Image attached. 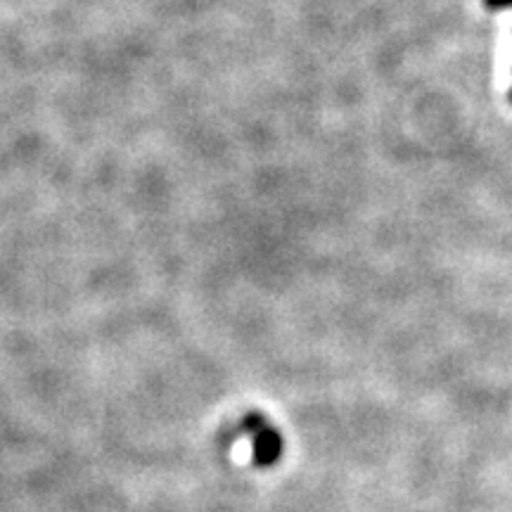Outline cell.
Here are the masks:
<instances>
[{"instance_id": "cell-1", "label": "cell", "mask_w": 512, "mask_h": 512, "mask_svg": "<svg viewBox=\"0 0 512 512\" xmlns=\"http://www.w3.org/2000/svg\"><path fill=\"white\" fill-rule=\"evenodd\" d=\"M245 430L252 434L254 446V463L259 467H268L278 463L280 453H283V437L273 430L264 420V415L249 413L245 418Z\"/></svg>"}, {"instance_id": "cell-2", "label": "cell", "mask_w": 512, "mask_h": 512, "mask_svg": "<svg viewBox=\"0 0 512 512\" xmlns=\"http://www.w3.org/2000/svg\"><path fill=\"white\" fill-rule=\"evenodd\" d=\"M484 5L489 10H505L512 8V0H484Z\"/></svg>"}]
</instances>
